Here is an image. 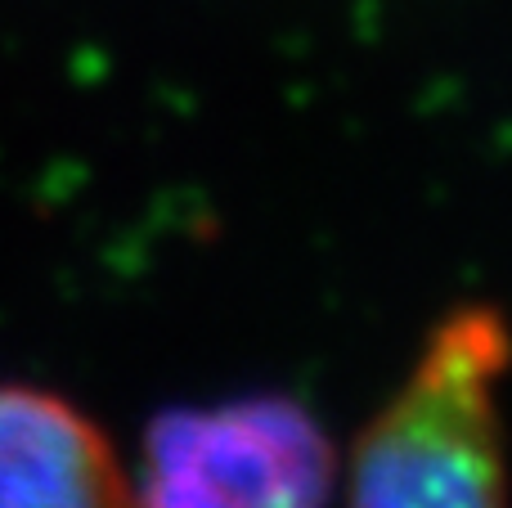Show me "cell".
Returning <instances> with one entry per match:
<instances>
[{
  "instance_id": "cell-1",
  "label": "cell",
  "mask_w": 512,
  "mask_h": 508,
  "mask_svg": "<svg viewBox=\"0 0 512 508\" xmlns=\"http://www.w3.org/2000/svg\"><path fill=\"white\" fill-rule=\"evenodd\" d=\"M508 369L512 329L499 306L441 315L355 441L342 508H512Z\"/></svg>"
},
{
  "instance_id": "cell-2",
  "label": "cell",
  "mask_w": 512,
  "mask_h": 508,
  "mask_svg": "<svg viewBox=\"0 0 512 508\" xmlns=\"http://www.w3.org/2000/svg\"><path fill=\"white\" fill-rule=\"evenodd\" d=\"M333 446L283 396L167 410L144 437L135 508H328Z\"/></svg>"
},
{
  "instance_id": "cell-3",
  "label": "cell",
  "mask_w": 512,
  "mask_h": 508,
  "mask_svg": "<svg viewBox=\"0 0 512 508\" xmlns=\"http://www.w3.org/2000/svg\"><path fill=\"white\" fill-rule=\"evenodd\" d=\"M0 508H135L108 437L36 387H0Z\"/></svg>"
}]
</instances>
